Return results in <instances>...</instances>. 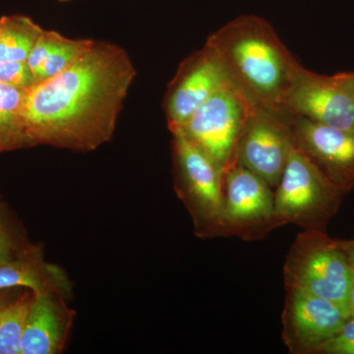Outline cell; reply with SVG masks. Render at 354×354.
Wrapping results in <instances>:
<instances>
[{
    "instance_id": "6da1fadb",
    "label": "cell",
    "mask_w": 354,
    "mask_h": 354,
    "mask_svg": "<svg viewBox=\"0 0 354 354\" xmlns=\"http://www.w3.org/2000/svg\"><path fill=\"white\" fill-rule=\"evenodd\" d=\"M136 68L124 48L94 41L71 66L28 91L32 146L91 152L113 138Z\"/></svg>"
},
{
    "instance_id": "7a4b0ae2",
    "label": "cell",
    "mask_w": 354,
    "mask_h": 354,
    "mask_svg": "<svg viewBox=\"0 0 354 354\" xmlns=\"http://www.w3.org/2000/svg\"><path fill=\"white\" fill-rule=\"evenodd\" d=\"M230 81L249 101L281 113V102L301 66L271 24L255 15L235 18L207 39Z\"/></svg>"
},
{
    "instance_id": "3957f363",
    "label": "cell",
    "mask_w": 354,
    "mask_h": 354,
    "mask_svg": "<svg viewBox=\"0 0 354 354\" xmlns=\"http://www.w3.org/2000/svg\"><path fill=\"white\" fill-rule=\"evenodd\" d=\"M174 190L199 239L223 237V172L183 133L172 134Z\"/></svg>"
},
{
    "instance_id": "277c9868",
    "label": "cell",
    "mask_w": 354,
    "mask_h": 354,
    "mask_svg": "<svg viewBox=\"0 0 354 354\" xmlns=\"http://www.w3.org/2000/svg\"><path fill=\"white\" fill-rule=\"evenodd\" d=\"M283 278L285 286L307 291L346 309L354 270L337 239H330L325 230H304L286 256Z\"/></svg>"
},
{
    "instance_id": "5b68a950",
    "label": "cell",
    "mask_w": 354,
    "mask_h": 354,
    "mask_svg": "<svg viewBox=\"0 0 354 354\" xmlns=\"http://www.w3.org/2000/svg\"><path fill=\"white\" fill-rule=\"evenodd\" d=\"M274 190V214L279 227L291 223L302 230H326L344 197L295 146Z\"/></svg>"
},
{
    "instance_id": "8992f818",
    "label": "cell",
    "mask_w": 354,
    "mask_h": 354,
    "mask_svg": "<svg viewBox=\"0 0 354 354\" xmlns=\"http://www.w3.org/2000/svg\"><path fill=\"white\" fill-rule=\"evenodd\" d=\"M254 106L230 83L201 104L177 132L185 135L225 174L235 162L237 142Z\"/></svg>"
},
{
    "instance_id": "52a82bcc",
    "label": "cell",
    "mask_w": 354,
    "mask_h": 354,
    "mask_svg": "<svg viewBox=\"0 0 354 354\" xmlns=\"http://www.w3.org/2000/svg\"><path fill=\"white\" fill-rule=\"evenodd\" d=\"M269 184L235 162L223 174L225 236L256 241L278 227Z\"/></svg>"
},
{
    "instance_id": "ba28073f",
    "label": "cell",
    "mask_w": 354,
    "mask_h": 354,
    "mask_svg": "<svg viewBox=\"0 0 354 354\" xmlns=\"http://www.w3.org/2000/svg\"><path fill=\"white\" fill-rule=\"evenodd\" d=\"M295 146L288 115L255 104L237 142L235 162L276 189Z\"/></svg>"
},
{
    "instance_id": "9c48e42d",
    "label": "cell",
    "mask_w": 354,
    "mask_h": 354,
    "mask_svg": "<svg viewBox=\"0 0 354 354\" xmlns=\"http://www.w3.org/2000/svg\"><path fill=\"white\" fill-rule=\"evenodd\" d=\"M281 113L354 130V97L342 73L320 75L300 66L281 102Z\"/></svg>"
},
{
    "instance_id": "30bf717a",
    "label": "cell",
    "mask_w": 354,
    "mask_h": 354,
    "mask_svg": "<svg viewBox=\"0 0 354 354\" xmlns=\"http://www.w3.org/2000/svg\"><path fill=\"white\" fill-rule=\"evenodd\" d=\"M232 83L227 69L213 46L185 58L167 86L164 109L171 134L178 131L201 104Z\"/></svg>"
},
{
    "instance_id": "8fae6325",
    "label": "cell",
    "mask_w": 354,
    "mask_h": 354,
    "mask_svg": "<svg viewBox=\"0 0 354 354\" xmlns=\"http://www.w3.org/2000/svg\"><path fill=\"white\" fill-rule=\"evenodd\" d=\"M283 339L292 354H317L346 322L341 305L292 286H286Z\"/></svg>"
},
{
    "instance_id": "7c38bea8",
    "label": "cell",
    "mask_w": 354,
    "mask_h": 354,
    "mask_svg": "<svg viewBox=\"0 0 354 354\" xmlns=\"http://www.w3.org/2000/svg\"><path fill=\"white\" fill-rule=\"evenodd\" d=\"M288 115L295 145L342 194L354 188V130Z\"/></svg>"
},
{
    "instance_id": "4fadbf2b",
    "label": "cell",
    "mask_w": 354,
    "mask_h": 354,
    "mask_svg": "<svg viewBox=\"0 0 354 354\" xmlns=\"http://www.w3.org/2000/svg\"><path fill=\"white\" fill-rule=\"evenodd\" d=\"M57 295H34L24 332L21 354L64 353L75 312Z\"/></svg>"
},
{
    "instance_id": "5bb4252c",
    "label": "cell",
    "mask_w": 354,
    "mask_h": 354,
    "mask_svg": "<svg viewBox=\"0 0 354 354\" xmlns=\"http://www.w3.org/2000/svg\"><path fill=\"white\" fill-rule=\"evenodd\" d=\"M15 288L68 299L72 286L62 268L46 262L41 249L29 244L19 255L0 264V292Z\"/></svg>"
},
{
    "instance_id": "9a60e30c",
    "label": "cell",
    "mask_w": 354,
    "mask_h": 354,
    "mask_svg": "<svg viewBox=\"0 0 354 354\" xmlns=\"http://www.w3.org/2000/svg\"><path fill=\"white\" fill-rule=\"evenodd\" d=\"M28 91L0 83V153L34 147L26 125Z\"/></svg>"
},
{
    "instance_id": "2e32d148",
    "label": "cell",
    "mask_w": 354,
    "mask_h": 354,
    "mask_svg": "<svg viewBox=\"0 0 354 354\" xmlns=\"http://www.w3.org/2000/svg\"><path fill=\"white\" fill-rule=\"evenodd\" d=\"M44 31L28 16L0 17V62H27Z\"/></svg>"
},
{
    "instance_id": "e0dca14e",
    "label": "cell",
    "mask_w": 354,
    "mask_h": 354,
    "mask_svg": "<svg viewBox=\"0 0 354 354\" xmlns=\"http://www.w3.org/2000/svg\"><path fill=\"white\" fill-rule=\"evenodd\" d=\"M34 295L27 290L12 301L0 304V354H21L23 332Z\"/></svg>"
},
{
    "instance_id": "ac0fdd59",
    "label": "cell",
    "mask_w": 354,
    "mask_h": 354,
    "mask_svg": "<svg viewBox=\"0 0 354 354\" xmlns=\"http://www.w3.org/2000/svg\"><path fill=\"white\" fill-rule=\"evenodd\" d=\"M93 41V39H68L57 32L48 57L37 74L38 83L53 78L71 66L88 50Z\"/></svg>"
},
{
    "instance_id": "d6986e66",
    "label": "cell",
    "mask_w": 354,
    "mask_h": 354,
    "mask_svg": "<svg viewBox=\"0 0 354 354\" xmlns=\"http://www.w3.org/2000/svg\"><path fill=\"white\" fill-rule=\"evenodd\" d=\"M0 83L30 90L38 81L27 62H0Z\"/></svg>"
},
{
    "instance_id": "ffe728a7",
    "label": "cell",
    "mask_w": 354,
    "mask_h": 354,
    "mask_svg": "<svg viewBox=\"0 0 354 354\" xmlns=\"http://www.w3.org/2000/svg\"><path fill=\"white\" fill-rule=\"evenodd\" d=\"M317 354H354V314L346 318L339 332Z\"/></svg>"
},
{
    "instance_id": "44dd1931",
    "label": "cell",
    "mask_w": 354,
    "mask_h": 354,
    "mask_svg": "<svg viewBox=\"0 0 354 354\" xmlns=\"http://www.w3.org/2000/svg\"><path fill=\"white\" fill-rule=\"evenodd\" d=\"M28 245H22L15 241L0 213V264L19 255Z\"/></svg>"
},
{
    "instance_id": "7402d4cb",
    "label": "cell",
    "mask_w": 354,
    "mask_h": 354,
    "mask_svg": "<svg viewBox=\"0 0 354 354\" xmlns=\"http://www.w3.org/2000/svg\"><path fill=\"white\" fill-rule=\"evenodd\" d=\"M337 242H339V246L346 254L349 264L354 270V239H351V241H339L337 239Z\"/></svg>"
},
{
    "instance_id": "603a6c76",
    "label": "cell",
    "mask_w": 354,
    "mask_h": 354,
    "mask_svg": "<svg viewBox=\"0 0 354 354\" xmlns=\"http://www.w3.org/2000/svg\"><path fill=\"white\" fill-rule=\"evenodd\" d=\"M346 312H348V315H353L354 314V283L353 286H351V290L349 291L348 301H346Z\"/></svg>"
},
{
    "instance_id": "cb8c5ba5",
    "label": "cell",
    "mask_w": 354,
    "mask_h": 354,
    "mask_svg": "<svg viewBox=\"0 0 354 354\" xmlns=\"http://www.w3.org/2000/svg\"><path fill=\"white\" fill-rule=\"evenodd\" d=\"M342 75H344L346 86H348L354 97V72H346V73H342Z\"/></svg>"
},
{
    "instance_id": "d4e9b609",
    "label": "cell",
    "mask_w": 354,
    "mask_h": 354,
    "mask_svg": "<svg viewBox=\"0 0 354 354\" xmlns=\"http://www.w3.org/2000/svg\"><path fill=\"white\" fill-rule=\"evenodd\" d=\"M9 291L10 290L2 291V292H0V304L7 299V295H8Z\"/></svg>"
},
{
    "instance_id": "484cf974",
    "label": "cell",
    "mask_w": 354,
    "mask_h": 354,
    "mask_svg": "<svg viewBox=\"0 0 354 354\" xmlns=\"http://www.w3.org/2000/svg\"><path fill=\"white\" fill-rule=\"evenodd\" d=\"M59 1H68V0H59Z\"/></svg>"
}]
</instances>
